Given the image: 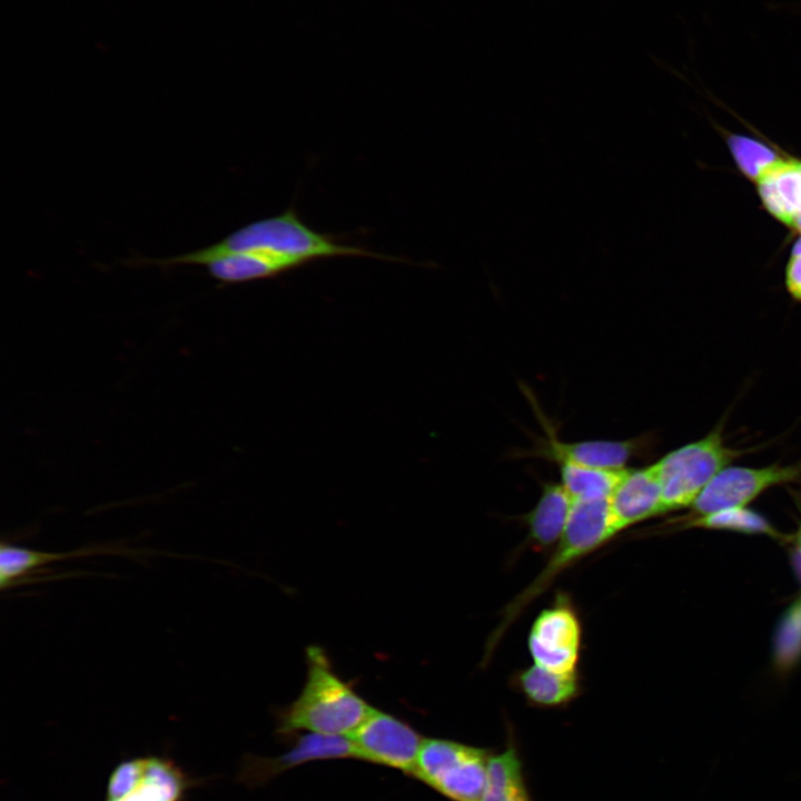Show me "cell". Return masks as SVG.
<instances>
[{
    "label": "cell",
    "instance_id": "obj_1",
    "mask_svg": "<svg viewBox=\"0 0 801 801\" xmlns=\"http://www.w3.org/2000/svg\"><path fill=\"white\" fill-rule=\"evenodd\" d=\"M307 679L290 704L277 713V733L291 739L300 731L349 736L374 710L333 670L325 651H306Z\"/></svg>",
    "mask_w": 801,
    "mask_h": 801
},
{
    "label": "cell",
    "instance_id": "obj_2",
    "mask_svg": "<svg viewBox=\"0 0 801 801\" xmlns=\"http://www.w3.org/2000/svg\"><path fill=\"white\" fill-rule=\"evenodd\" d=\"M616 534L609 500L574 501L566 528L556 543L548 562L538 575L505 606L502 619L487 642L486 657L491 655L510 625L530 603L547 590L558 574Z\"/></svg>",
    "mask_w": 801,
    "mask_h": 801
},
{
    "label": "cell",
    "instance_id": "obj_3",
    "mask_svg": "<svg viewBox=\"0 0 801 801\" xmlns=\"http://www.w3.org/2000/svg\"><path fill=\"white\" fill-rule=\"evenodd\" d=\"M214 245L221 250H251L285 256L305 265L313 260L344 256L402 260L364 247L338 243L332 235L308 227L293 207L280 215L246 225Z\"/></svg>",
    "mask_w": 801,
    "mask_h": 801
},
{
    "label": "cell",
    "instance_id": "obj_4",
    "mask_svg": "<svg viewBox=\"0 0 801 801\" xmlns=\"http://www.w3.org/2000/svg\"><path fill=\"white\" fill-rule=\"evenodd\" d=\"M493 749L424 738L412 778L449 801H481Z\"/></svg>",
    "mask_w": 801,
    "mask_h": 801
},
{
    "label": "cell",
    "instance_id": "obj_5",
    "mask_svg": "<svg viewBox=\"0 0 801 801\" xmlns=\"http://www.w3.org/2000/svg\"><path fill=\"white\" fill-rule=\"evenodd\" d=\"M741 452L729 447L721 428L682 445L655 464L662 490L661 514L691 507L709 483L735 461Z\"/></svg>",
    "mask_w": 801,
    "mask_h": 801
},
{
    "label": "cell",
    "instance_id": "obj_6",
    "mask_svg": "<svg viewBox=\"0 0 801 801\" xmlns=\"http://www.w3.org/2000/svg\"><path fill=\"white\" fill-rule=\"evenodd\" d=\"M197 783L168 756H132L121 760L110 772L103 801H185Z\"/></svg>",
    "mask_w": 801,
    "mask_h": 801
},
{
    "label": "cell",
    "instance_id": "obj_7",
    "mask_svg": "<svg viewBox=\"0 0 801 801\" xmlns=\"http://www.w3.org/2000/svg\"><path fill=\"white\" fill-rule=\"evenodd\" d=\"M358 760L412 777L424 738L407 722L374 709L348 736Z\"/></svg>",
    "mask_w": 801,
    "mask_h": 801
},
{
    "label": "cell",
    "instance_id": "obj_8",
    "mask_svg": "<svg viewBox=\"0 0 801 801\" xmlns=\"http://www.w3.org/2000/svg\"><path fill=\"white\" fill-rule=\"evenodd\" d=\"M582 641L578 615L561 596L543 610L528 634V650L534 664L557 673L577 672Z\"/></svg>",
    "mask_w": 801,
    "mask_h": 801
},
{
    "label": "cell",
    "instance_id": "obj_9",
    "mask_svg": "<svg viewBox=\"0 0 801 801\" xmlns=\"http://www.w3.org/2000/svg\"><path fill=\"white\" fill-rule=\"evenodd\" d=\"M801 475V463L764 467L728 466L702 491L691 505L695 516L731 507H745L772 486L792 482Z\"/></svg>",
    "mask_w": 801,
    "mask_h": 801
},
{
    "label": "cell",
    "instance_id": "obj_10",
    "mask_svg": "<svg viewBox=\"0 0 801 801\" xmlns=\"http://www.w3.org/2000/svg\"><path fill=\"white\" fill-rule=\"evenodd\" d=\"M290 740L291 748L279 756H245L238 774L239 781L248 787H257L307 762L337 759L358 760L357 751L348 736L308 733Z\"/></svg>",
    "mask_w": 801,
    "mask_h": 801
},
{
    "label": "cell",
    "instance_id": "obj_11",
    "mask_svg": "<svg viewBox=\"0 0 801 801\" xmlns=\"http://www.w3.org/2000/svg\"><path fill=\"white\" fill-rule=\"evenodd\" d=\"M662 490L655 464L625 468L609 498L616 532L661 514Z\"/></svg>",
    "mask_w": 801,
    "mask_h": 801
},
{
    "label": "cell",
    "instance_id": "obj_12",
    "mask_svg": "<svg viewBox=\"0 0 801 801\" xmlns=\"http://www.w3.org/2000/svg\"><path fill=\"white\" fill-rule=\"evenodd\" d=\"M646 445L644 437L623 441L586 439L564 442L550 437L538 454L557 464H575L599 468L622 469L639 456Z\"/></svg>",
    "mask_w": 801,
    "mask_h": 801
},
{
    "label": "cell",
    "instance_id": "obj_13",
    "mask_svg": "<svg viewBox=\"0 0 801 801\" xmlns=\"http://www.w3.org/2000/svg\"><path fill=\"white\" fill-rule=\"evenodd\" d=\"M755 185L765 210L801 236V159L781 157Z\"/></svg>",
    "mask_w": 801,
    "mask_h": 801
},
{
    "label": "cell",
    "instance_id": "obj_14",
    "mask_svg": "<svg viewBox=\"0 0 801 801\" xmlns=\"http://www.w3.org/2000/svg\"><path fill=\"white\" fill-rule=\"evenodd\" d=\"M574 500L560 483L547 482L535 506L525 515L527 541L536 551L552 547L562 537Z\"/></svg>",
    "mask_w": 801,
    "mask_h": 801
},
{
    "label": "cell",
    "instance_id": "obj_15",
    "mask_svg": "<svg viewBox=\"0 0 801 801\" xmlns=\"http://www.w3.org/2000/svg\"><path fill=\"white\" fill-rule=\"evenodd\" d=\"M515 679L516 689L527 703L544 709H556L570 704L581 691L577 672L557 673L533 664L520 671Z\"/></svg>",
    "mask_w": 801,
    "mask_h": 801
},
{
    "label": "cell",
    "instance_id": "obj_16",
    "mask_svg": "<svg viewBox=\"0 0 801 801\" xmlns=\"http://www.w3.org/2000/svg\"><path fill=\"white\" fill-rule=\"evenodd\" d=\"M481 801H533L523 759L511 730L504 749L494 752L490 760L486 788Z\"/></svg>",
    "mask_w": 801,
    "mask_h": 801
},
{
    "label": "cell",
    "instance_id": "obj_17",
    "mask_svg": "<svg viewBox=\"0 0 801 801\" xmlns=\"http://www.w3.org/2000/svg\"><path fill=\"white\" fill-rule=\"evenodd\" d=\"M123 550L109 546H96L81 548L69 553H48L28 547L14 546L1 543L0 546V585L1 589H9L18 583L22 576L30 573L34 568L47 565L51 562H58L62 558L89 556L92 554L119 553Z\"/></svg>",
    "mask_w": 801,
    "mask_h": 801
},
{
    "label": "cell",
    "instance_id": "obj_18",
    "mask_svg": "<svg viewBox=\"0 0 801 801\" xmlns=\"http://www.w3.org/2000/svg\"><path fill=\"white\" fill-rule=\"evenodd\" d=\"M625 468L611 469L563 463L560 464L561 484L574 501L609 500Z\"/></svg>",
    "mask_w": 801,
    "mask_h": 801
},
{
    "label": "cell",
    "instance_id": "obj_19",
    "mask_svg": "<svg viewBox=\"0 0 801 801\" xmlns=\"http://www.w3.org/2000/svg\"><path fill=\"white\" fill-rule=\"evenodd\" d=\"M689 525L778 536L777 531L762 515L746 507H731L695 516L691 518Z\"/></svg>",
    "mask_w": 801,
    "mask_h": 801
},
{
    "label": "cell",
    "instance_id": "obj_20",
    "mask_svg": "<svg viewBox=\"0 0 801 801\" xmlns=\"http://www.w3.org/2000/svg\"><path fill=\"white\" fill-rule=\"evenodd\" d=\"M726 142L739 170L754 182L781 158L774 149L751 137L730 135Z\"/></svg>",
    "mask_w": 801,
    "mask_h": 801
},
{
    "label": "cell",
    "instance_id": "obj_21",
    "mask_svg": "<svg viewBox=\"0 0 801 801\" xmlns=\"http://www.w3.org/2000/svg\"><path fill=\"white\" fill-rule=\"evenodd\" d=\"M785 286L789 294L801 303V236L794 243L785 267Z\"/></svg>",
    "mask_w": 801,
    "mask_h": 801
},
{
    "label": "cell",
    "instance_id": "obj_22",
    "mask_svg": "<svg viewBox=\"0 0 801 801\" xmlns=\"http://www.w3.org/2000/svg\"><path fill=\"white\" fill-rule=\"evenodd\" d=\"M795 543H797V552H798L799 558L801 561V527H800L799 532L797 533Z\"/></svg>",
    "mask_w": 801,
    "mask_h": 801
}]
</instances>
